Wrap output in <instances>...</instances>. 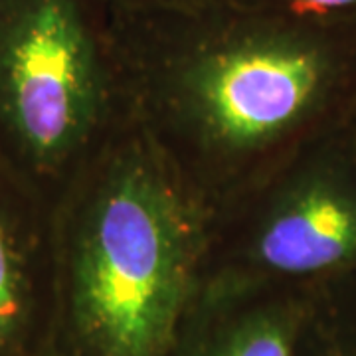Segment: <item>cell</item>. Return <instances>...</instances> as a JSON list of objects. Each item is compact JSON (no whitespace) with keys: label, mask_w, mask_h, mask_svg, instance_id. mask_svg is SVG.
<instances>
[{"label":"cell","mask_w":356,"mask_h":356,"mask_svg":"<svg viewBox=\"0 0 356 356\" xmlns=\"http://www.w3.org/2000/svg\"><path fill=\"white\" fill-rule=\"evenodd\" d=\"M234 2L264 8V10L301 14V16L356 18V0H234Z\"/></svg>","instance_id":"obj_8"},{"label":"cell","mask_w":356,"mask_h":356,"mask_svg":"<svg viewBox=\"0 0 356 356\" xmlns=\"http://www.w3.org/2000/svg\"><path fill=\"white\" fill-rule=\"evenodd\" d=\"M295 356H356V277L313 291Z\"/></svg>","instance_id":"obj_7"},{"label":"cell","mask_w":356,"mask_h":356,"mask_svg":"<svg viewBox=\"0 0 356 356\" xmlns=\"http://www.w3.org/2000/svg\"><path fill=\"white\" fill-rule=\"evenodd\" d=\"M210 210L131 119L60 198L54 356H168Z\"/></svg>","instance_id":"obj_2"},{"label":"cell","mask_w":356,"mask_h":356,"mask_svg":"<svg viewBox=\"0 0 356 356\" xmlns=\"http://www.w3.org/2000/svg\"><path fill=\"white\" fill-rule=\"evenodd\" d=\"M313 289H200L168 356H295Z\"/></svg>","instance_id":"obj_5"},{"label":"cell","mask_w":356,"mask_h":356,"mask_svg":"<svg viewBox=\"0 0 356 356\" xmlns=\"http://www.w3.org/2000/svg\"><path fill=\"white\" fill-rule=\"evenodd\" d=\"M26 250L0 210V356H54L56 285L34 280Z\"/></svg>","instance_id":"obj_6"},{"label":"cell","mask_w":356,"mask_h":356,"mask_svg":"<svg viewBox=\"0 0 356 356\" xmlns=\"http://www.w3.org/2000/svg\"><path fill=\"white\" fill-rule=\"evenodd\" d=\"M0 115L64 196L129 121L103 0H0Z\"/></svg>","instance_id":"obj_3"},{"label":"cell","mask_w":356,"mask_h":356,"mask_svg":"<svg viewBox=\"0 0 356 356\" xmlns=\"http://www.w3.org/2000/svg\"><path fill=\"white\" fill-rule=\"evenodd\" d=\"M109 8H161V6H186L210 0H103Z\"/></svg>","instance_id":"obj_9"},{"label":"cell","mask_w":356,"mask_h":356,"mask_svg":"<svg viewBox=\"0 0 356 356\" xmlns=\"http://www.w3.org/2000/svg\"><path fill=\"white\" fill-rule=\"evenodd\" d=\"M356 277V121L208 216L200 289H315Z\"/></svg>","instance_id":"obj_4"},{"label":"cell","mask_w":356,"mask_h":356,"mask_svg":"<svg viewBox=\"0 0 356 356\" xmlns=\"http://www.w3.org/2000/svg\"><path fill=\"white\" fill-rule=\"evenodd\" d=\"M109 36L129 119L210 212L356 121V18L210 0L109 8Z\"/></svg>","instance_id":"obj_1"}]
</instances>
